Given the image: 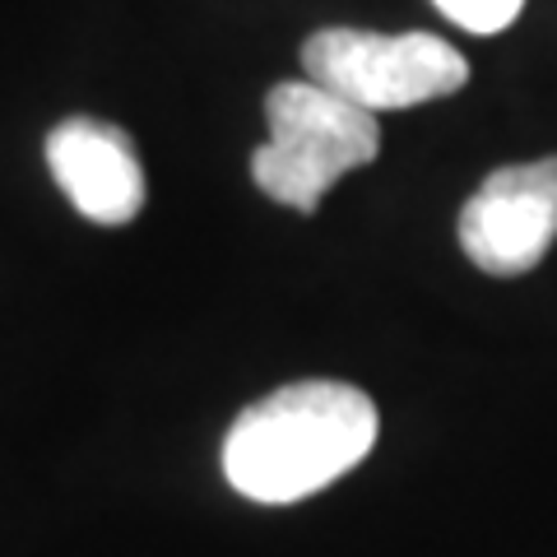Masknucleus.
Returning a JSON list of instances; mask_svg holds the SVG:
<instances>
[{"label": "nucleus", "instance_id": "1", "mask_svg": "<svg viewBox=\"0 0 557 557\" xmlns=\"http://www.w3.org/2000/svg\"><path fill=\"white\" fill-rule=\"evenodd\" d=\"M376 405L344 381H293L237 413L223 474L242 497L288 507L344 479L376 446Z\"/></svg>", "mask_w": 557, "mask_h": 557}, {"label": "nucleus", "instance_id": "2", "mask_svg": "<svg viewBox=\"0 0 557 557\" xmlns=\"http://www.w3.org/2000/svg\"><path fill=\"white\" fill-rule=\"evenodd\" d=\"M270 139L251 153V177L270 200L311 214L344 172L381 153L376 112L358 108L311 79L274 84L265 98Z\"/></svg>", "mask_w": 557, "mask_h": 557}, {"label": "nucleus", "instance_id": "3", "mask_svg": "<svg viewBox=\"0 0 557 557\" xmlns=\"http://www.w3.org/2000/svg\"><path fill=\"white\" fill-rule=\"evenodd\" d=\"M311 84L368 112H399L465 89L469 65L437 33H368L321 28L302 42Z\"/></svg>", "mask_w": 557, "mask_h": 557}, {"label": "nucleus", "instance_id": "4", "mask_svg": "<svg viewBox=\"0 0 557 557\" xmlns=\"http://www.w3.org/2000/svg\"><path fill=\"white\" fill-rule=\"evenodd\" d=\"M557 242V153L497 168L460 209V247L483 274H530Z\"/></svg>", "mask_w": 557, "mask_h": 557}, {"label": "nucleus", "instance_id": "5", "mask_svg": "<svg viewBox=\"0 0 557 557\" xmlns=\"http://www.w3.org/2000/svg\"><path fill=\"white\" fill-rule=\"evenodd\" d=\"M47 168L65 200L89 223L121 228L145 209V168L121 126L94 116H70L47 135Z\"/></svg>", "mask_w": 557, "mask_h": 557}, {"label": "nucleus", "instance_id": "6", "mask_svg": "<svg viewBox=\"0 0 557 557\" xmlns=\"http://www.w3.org/2000/svg\"><path fill=\"white\" fill-rule=\"evenodd\" d=\"M432 5H437L450 24L493 38V33H502L520 10H525V0H432Z\"/></svg>", "mask_w": 557, "mask_h": 557}]
</instances>
